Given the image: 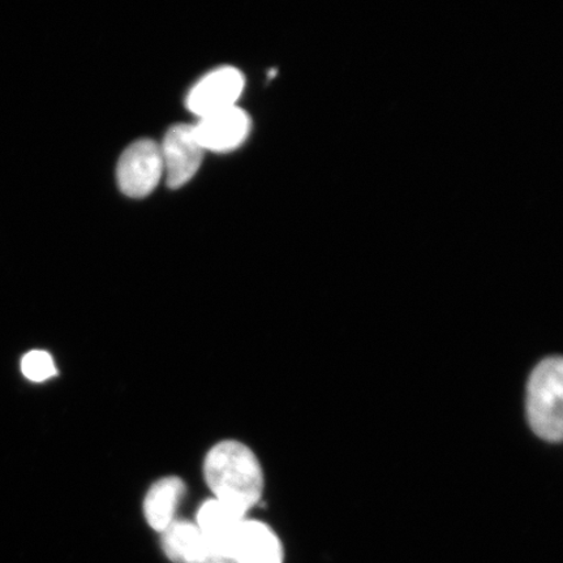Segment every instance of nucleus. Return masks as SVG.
Returning a JSON list of instances; mask_svg holds the SVG:
<instances>
[{"mask_svg": "<svg viewBox=\"0 0 563 563\" xmlns=\"http://www.w3.org/2000/svg\"><path fill=\"white\" fill-rule=\"evenodd\" d=\"M251 126L250 115L234 106L200 118L194 129L203 151L229 153L243 145L250 135Z\"/></svg>", "mask_w": 563, "mask_h": 563, "instance_id": "nucleus-6", "label": "nucleus"}, {"mask_svg": "<svg viewBox=\"0 0 563 563\" xmlns=\"http://www.w3.org/2000/svg\"><path fill=\"white\" fill-rule=\"evenodd\" d=\"M276 74H277L276 70H271V73H269L271 79H273V77L276 76Z\"/></svg>", "mask_w": 563, "mask_h": 563, "instance_id": "nucleus-13", "label": "nucleus"}, {"mask_svg": "<svg viewBox=\"0 0 563 563\" xmlns=\"http://www.w3.org/2000/svg\"><path fill=\"white\" fill-rule=\"evenodd\" d=\"M244 519V514L213 498L197 512L196 526L209 544L232 553V543Z\"/></svg>", "mask_w": 563, "mask_h": 563, "instance_id": "nucleus-8", "label": "nucleus"}, {"mask_svg": "<svg viewBox=\"0 0 563 563\" xmlns=\"http://www.w3.org/2000/svg\"><path fill=\"white\" fill-rule=\"evenodd\" d=\"M121 191L132 199L151 195L164 176V161L156 141L141 139L123 152L117 168Z\"/></svg>", "mask_w": 563, "mask_h": 563, "instance_id": "nucleus-3", "label": "nucleus"}, {"mask_svg": "<svg viewBox=\"0 0 563 563\" xmlns=\"http://www.w3.org/2000/svg\"><path fill=\"white\" fill-rule=\"evenodd\" d=\"M244 86V75L238 68L224 66L211 70L189 91L187 109L202 118L234 108Z\"/></svg>", "mask_w": 563, "mask_h": 563, "instance_id": "nucleus-5", "label": "nucleus"}, {"mask_svg": "<svg viewBox=\"0 0 563 563\" xmlns=\"http://www.w3.org/2000/svg\"><path fill=\"white\" fill-rule=\"evenodd\" d=\"M159 147L167 186L173 189L185 186L194 178L206 153L191 124L173 125Z\"/></svg>", "mask_w": 563, "mask_h": 563, "instance_id": "nucleus-4", "label": "nucleus"}, {"mask_svg": "<svg viewBox=\"0 0 563 563\" xmlns=\"http://www.w3.org/2000/svg\"><path fill=\"white\" fill-rule=\"evenodd\" d=\"M206 547L199 527L186 520L174 522L162 531V548L175 563H192Z\"/></svg>", "mask_w": 563, "mask_h": 563, "instance_id": "nucleus-10", "label": "nucleus"}, {"mask_svg": "<svg viewBox=\"0 0 563 563\" xmlns=\"http://www.w3.org/2000/svg\"><path fill=\"white\" fill-rule=\"evenodd\" d=\"M232 553L238 563H284V547L276 532L258 520H243Z\"/></svg>", "mask_w": 563, "mask_h": 563, "instance_id": "nucleus-7", "label": "nucleus"}, {"mask_svg": "<svg viewBox=\"0 0 563 563\" xmlns=\"http://www.w3.org/2000/svg\"><path fill=\"white\" fill-rule=\"evenodd\" d=\"M192 563H238L234 554L224 549L211 545L206 540V547L202 552L197 555V559Z\"/></svg>", "mask_w": 563, "mask_h": 563, "instance_id": "nucleus-12", "label": "nucleus"}, {"mask_svg": "<svg viewBox=\"0 0 563 563\" xmlns=\"http://www.w3.org/2000/svg\"><path fill=\"white\" fill-rule=\"evenodd\" d=\"M185 492V483L178 477L162 478L147 492L144 514L153 530L165 531L174 522L175 511Z\"/></svg>", "mask_w": 563, "mask_h": 563, "instance_id": "nucleus-9", "label": "nucleus"}, {"mask_svg": "<svg viewBox=\"0 0 563 563\" xmlns=\"http://www.w3.org/2000/svg\"><path fill=\"white\" fill-rule=\"evenodd\" d=\"M203 475L216 498L244 516L262 498V466L241 442L223 441L211 449L203 463Z\"/></svg>", "mask_w": 563, "mask_h": 563, "instance_id": "nucleus-1", "label": "nucleus"}, {"mask_svg": "<svg viewBox=\"0 0 563 563\" xmlns=\"http://www.w3.org/2000/svg\"><path fill=\"white\" fill-rule=\"evenodd\" d=\"M21 369L32 382L41 383L55 375L53 357L44 351H32L21 362Z\"/></svg>", "mask_w": 563, "mask_h": 563, "instance_id": "nucleus-11", "label": "nucleus"}, {"mask_svg": "<svg viewBox=\"0 0 563 563\" xmlns=\"http://www.w3.org/2000/svg\"><path fill=\"white\" fill-rule=\"evenodd\" d=\"M563 363L548 357L533 369L527 387V417L540 439H562Z\"/></svg>", "mask_w": 563, "mask_h": 563, "instance_id": "nucleus-2", "label": "nucleus"}]
</instances>
